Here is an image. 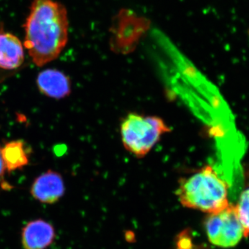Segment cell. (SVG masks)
Masks as SVG:
<instances>
[{
    "mask_svg": "<svg viewBox=\"0 0 249 249\" xmlns=\"http://www.w3.org/2000/svg\"><path fill=\"white\" fill-rule=\"evenodd\" d=\"M24 27V47L37 66H43L58 58L67 45V10L58 1L34 0Z\"/></svg>",
    "mask_w": 249,
    "mask_h": 249,
    "instance_id": "6da1fadb",
    "label": "cell"
},
{
    "mask_svg": "<svg viewBox=\"0 0 249 249\" xmlns=\"http://www.w3.org/2000/svg\"><path fill=\"white\" fill-rule=\"evenodd\" d=\"M229 185L212 165H206L178 181L177 196L182 206L207 214L227 208Z\"/></svg>",
    "mask_w": 249,
    "mask_h": 249,
    "instance_id": "7a4b0ae2",
    "label": "cell"
},
{
    "mask_svg": "<svg viewBox=\"0 0 249 249\" xmlns=\"http://www.w3.org/2000/svg\"><path fill=\"white\" fill-rule=\"evenodd\" d=\"M170 131L169 126L160 117L136 113L129 114L121 124L123 145L138 158L147 155L162 136Z\"/></svg>",
    "mask_w": 249,
    "mask_h": 249,
    "instance_id": "3957f363",
    "label": "cell"
},
{
    "mask_svg": "<svg viewBox=\"0 0 249 249\" xmlns=\"http://www.w3.org/2000/svg\"><path fill=\"white\" fill-rule=\"evenodd\" d=\"M204 226L208 240L220 248L235 247L245 237L243 227L232 204L215 213L209 214L205 219Z\"/></svg>",
    "mask_w": 249,
    "mask_h": 249,
    "instance_id": "277c9868",
    "label": "cell"
},
{
    "mask_svg": "<svg viewBox=\"0 0 249 249\" xmlns=\"http://www.w3.org/2000/svg\"><path fill=\"white\" fill-rule=\"evenodd\" d=\"M65 191L61 175L51 170L37 177L31 187V196L42 204H55L64 196Z\"/></svg>",
    "mask_w": 249,
    "mask_h": 249,
    "instance_id": "5b68a950",
    "label": "cell"
},
{
    "mask_svg": "<svg viewBox=\"0 0 249 249\" xmlns=\"http://www.w3.org/2000/svg\"><path fill=\"white\" fill-rule=\"evenodd\" d=\"M21 238L24 249H46L55 240V229L47 221L35 219L23 228Z\"/></svg>",
    "mask_w": 249,
    "mask_h": 249,
    "instance_id": "8992f818",
    "label": "cell"
},
{
    "mask_svg": "<svg viewBox=\"0 0 249 249\" xmlns=\"http://www.w3.org/2000/svg\"><path fill=\"white\" fill-rule=\"evenodd\" d=\"M39 90L49 97L62 99L71 93V82L63 73L57 70H46L37 78Z\"/></svg>",
    "mask_w": 249,
    "mask_h": 249,
    "instance_id": "52a82bcc",
    "label": "cell"
},
{
    "mask_svg": "<svg viewBox=\"0 0 249 249\" xmlns=\"http://www.w3.org/2000/svg\"><path fill=\"white\" fill-rule=\"evenodd\" d=\"M24 48L16 36L0 30V68L16 70L24 62Z\"/></svg>",
    "mask_w": 249,
    "mask_h": 249,
    "instance_id": "ba28073f",
    "label": "cell"
},
{
    "mask_svg": "<svg viewBox=\"0 0 249 249\" xmlns=\"http://www.w3.org/2000/svg\"><path fill=\"white\" fill-rule=\"evenodd\" d=\"M1 155L8 172L22 169L29 164V154L22 141L6 142L1 148Z\"/></svg>",
    "mask_w": 249,
    "mask_h": 249,
    "instance_id": "9c48e42d",
    "label": "cell"
},
{
    "mask_svg": "<svg viewBox=\"0 0 249 249\" xmlns=\"http://www.w3.org/2000/svg\"><path fill=\"white\" fill-rule=\"evenodd\" d=\"M236 212L243 227L245 237H249V186L240 193L235 206Z\"/></svg>",
    "mask_w": 249,
    "mask_h": 249,
    "instance_id": "30bf717a",
    "label": "cell"
},
{
    "mask_svg": "<svg viewBox=\"0 0 249 249\" xmlns=\"http://www.w3.org/2000/svg\"><path fill=\"white\" fill-rule=\"evenodd\" d=\"M6 170V167H5L2 155H1V148L0 147V178H2Z\"/></svg>",
    "mask_w": 249,
    "mask_h": 249,
    "instance_id": "8fae6325",
    "label": "cell"
}]
</instances>
